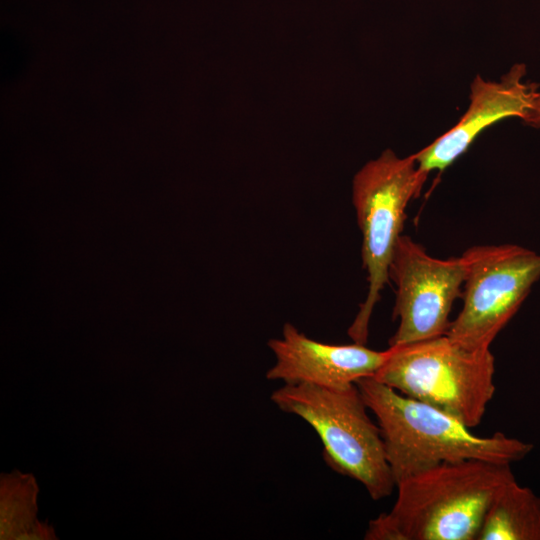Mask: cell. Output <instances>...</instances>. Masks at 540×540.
Wrapping results in <instances>:
<instances>
[{"label":"cell","instance_id":"6da1fadb","mask_svg":"<svg viewBox=\"0 0 540 540\" xmlns=\"http://www.w3.org/2000/svg\"><path fill=\"white\" fill-rule=\"evenodd\" d=\"M510 464L481 459L445 462L396 484L389 512L372 519L365 540H476L497 493L514 479Z\"/></svg>","mask_w":540,"mask_h":540},{"label":"cell","instance_id":"7a4b0ae2","mask_svg":"<svg viewBox=\"0 0 540 540\" xmlns=\"http://www.w3.org/2000/svg\"><path fill=\"white\" fill-rule=\"evenodd\" d=\"M355 384L377 419L396 484L445 462L481 459L511 465L533 448L502 432L478 436L453 416L405 396L372 376Z\"/></svg>","mask_w":540,"mask_h":540},{"label":"cell","instance_id":"3957f363","mask_svg":"<svg viewBox=\"0 0 540 540\" xmlns=\"http://www.w3.org/2000/svg\"><path fill=\"white\" fill-rule=\"evenodd\" d=\"M270 399L314 429L332 470L360 482L373 500L391 495L396 483L381 431L369 417L356 384L344 388L284 384Z\"/></svg>","mask_w":540,"mask_h":540},{"label":"cell","instance_id":"277c9868","mask_svg":"<svg viewBox=\"0 0 540 540\" xmlns=\"http://www.w3.org/2000/svg\"><path fill=\"white\" fill-rule=\"evenodd\" d=\"M494 374L490 348L470 349L445 334L389 347L372 377L474 428L495 393Z\"/></svg>","mask_w":540,"mask_h":540},{"label":"cell","instance_id":"5b68a950","mask_svg":"<svg viewBox=\"0 0 540 540\" xmlns=\"http://www.w3.org/2000/svg\"><path fill=\"white\" fill-rule=\"evenodd\" d=\"M428 175L413 155L399 157L391 149L368 161L354 176L352 202L362 234V262L368 289L348 329L353 342L365 344L373 310L389 280V267L406 218Z\"/></svg>","mask_w":540,"mask_h":540},{"label":"cell","instance_id":"8992f818","mask_svg":"<svg viewBox=\"0 0 540 540\" xmlns=\"http://www.w3.org/2000/svg\"><path fill=\"white\" fill-rule=\"evenodd\" d=\"M463 305L446 335L470 349L490 348L540 278V255L512 244L468 248Z\"/></svg>","mask_w":540,"mask_h":540},{"label":"cell","instance_id":"52a82bcc","mask_svg":"<svg viewBox=\"0 0 540 540\" xmlns=\"http://www.w3.org/2000/svg\"><path fill=\"white\" fill-rule=\"evenodd\" d=\"M466 271L462 255L435 258L409 236L401 235L389 267V279L396 285L393 318L399 320L389 347L445 335Z\"/></svg>","mask_w":540,"mask_h":540},{"label":"cell","instance_id":"ba28073f","mask_svg":"<svg viewBox=\"0 0 540 540\" xmlns=\"http://www.w3.org/2000/svg\"><path fill=\"white\" fill-rule=\"evenodd\" d=\"M526 72V65L518 63L498 82L477 75L470 85L468 109L457 124L413 154L419 170L442 173L485 129L503 119L515 117L540 128V84L524 81Z\"/></svg>","mask_w":540,"mask_h":540},{"label":"cell","instance_id":"9c48e42d","mask_svg":"<svg viewBox=\"0 0 540 540\" xmlns=\"http://www.w3.org/2000/svg\"><path fill=\"white\" fill-rule=\"evenodd\" d=\"M274 365L267 371L268 380L285 385L312 384L344 388L361 378L376 374L388 355V349L377 351L365 344L338 345L314 340L285 323L282 335L268 341Z\"/></svg>","mask_w":540,"mask_h":540},{"label":"cell","instance_id":"30bf717a","mask_svg":"<svg viewBox=\"0 0 540 540\" xmlns=\"http://www.w3.org/2000/svg\"><path fill=\"white\" fill-rule=\"evenodd\" d=\"M476 540H540V498L516 479L493 497Z\"/></svg>","mask_w":540,"mask_h":540}]
</instances>
